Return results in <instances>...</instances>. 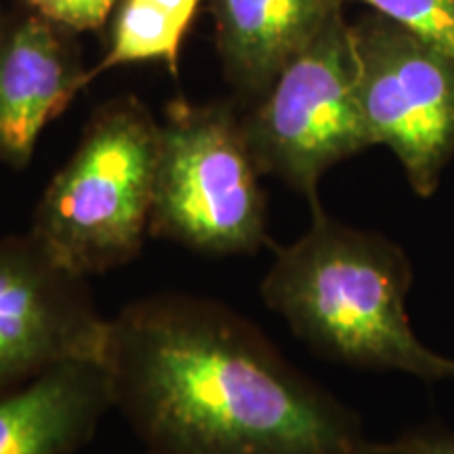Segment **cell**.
<instances>
[{
    "label": "cell",
    "instance_id": "cell-1",
    "mask_svg": "<svg viewBox=\"0 0 454 454\" xmlns=\"http://www.w3.org/2000/svg\"><path fill=\"white\" fill-rule=\"evenodd\" d=\"M112 411L145 454H364L348 404L219 301L158 293L107 320Z\"/></svg>",
    "mask_w": 454,
    "mask_h": 454
},
{
    "label": "cell",
    "instance_id": "cell-2",
    "mask_svg": "<svg viewBox=\"0 0 454 454\" xmlns=\"http://www.w3.org/2000/svg\"><path fill=\"white\" fill-rule=\"evenodd\" d=\"M414 270L402 244L311 207L297 240L274 247L259 293L325 360L362 371L452 381L454 357L427 348L408 316Z\"/></svg>",
    "mask_w": 454,
    "mask_h": 454
},
{
    "label": "cell",
    "instance_id": "cell-3",
    "mask_svg": "<svg viewBox=\"0 0 454 454\" xmlns=\"http://www.w3.org/2000/svg\"><path fill=\"white\" fill-rule=\"evenodd\" d=\"M158 154L160 122L144 104H106L43 192L30 234L84 278L129 265L152 238Z\"/></svg>",
    "mask_w": 454,
    "mask_h": 454
},
{
    "label": "cell",
    "instance_id": "cell-4",
    "mask_svg": "<svg viewBox=\"0 0 454 454\" xmlns=\"http://www.w3.org/2000/svg\"><path fill=\"white\" fill-rule=\"evenodd\" d=\"M261 175L230 106L175 101L160 122L150 236L207 257L274 247Z\"/></svg>",
    "mask_w": 454,
    "mask_h": 454
},
{
    "label": "cell",
    "instance_id": "cell-5",
    "mask_svg": "<svg viewBox=\"0 0 454 454\" xmlns=\"http://www.w3.org/2000/svg\"><path fill=\"white\" fill-rule=\"evenodd\" d=\"M242 130L263 175L320 204L317 187L333 167L372 147L357 98V59L343 13L278 74Z\"/></svg>",
    "mask_w": 454,
    "mask_h": 454
},
{
    "label": "cell",
    "instance_id": "cell-6",
    "mask_svg": "<svg viewBox=\"0 0 454 454\" xmlns=\"http://www.w3.org/2000/svg\"><path fill=\"white\" fill-rule=\"evenodd\" d=\"M357 98L372 145H385L419 198L454 160V57L383 15L351 26Z\"/></svg>",
    "mask_w": 454,
    "mask_h": 454
},
{
    "label": "cell",
    "instance_id": "cell-7",
    "mask_svg": "<svg viewBox=\"0 0 454 454\" xmlns=\"http://www.w3.org/2000/svg\"><path fill=\"white\" fill-rule=\"evenodd\" d=\"M107 320L87 278L30 231L0 238V394L70 362H99Z\"/></svg>",
    "mask_w": 454,
    "mask_h": 454
},
{
    "label": "cell",
    "instance_id": "cell-8",
    "mask_svg": "<svg viewBox=\"0 0 454 454\" xmlns=\"http://www.w3.org/2000/svg\"><path fill=\"white\" fill-rule=\"evenodd\" d=\"M61 27L38 13L0 32V160L30 164L43 130L87 87Z\"/></svg>",
    "mask_w": 454,
    "mask_h": 454
},
{
    "label": "cell",
    "instance_id": "cell-9",
    "mask_svg": "<svg viewBox=\"0 0 454 454\" xmlns=\"http://www.w3.org/2000/svg\"><path fill=\"white\" fill-rule=\"evenodd\" d=\"M112 411L101 362H70L0 394V454H81Z\"/></svg>",
    "mask_w": 454,
    "mask_h": 454
},
{
    "label": "cell",
    "instance_id": "cell-10",
    "mask_svg": "<svg viewBox=\"0 0 454 454\" xmlns=\"http://www.w3.org/2000/svg\"><path fill=\"white\" fill-rule=\"evenodd\" d=\"M345 0H211L234 87L261 99L284 66L340 13Z\"/></svg>",
    "mask_w": 454,
    "mask_h": 454
},
{
    "label": "cell",
    "instance_id": "cell-11",
    "mask_svg": "<svg viewBox=\"0 0 454 454\" xmlns=\"http://www.w3.org/2000/svg\"><path fill=\"white\" fill-rule=\"evenodd\" d=\"M112 27L110 49L87 84L101 72L139 61H164L177 72L184 36L194 21L200 0H121Z\"/></svg>",
    "mask_w": 454,
    "mask_h": 454
},
{
    "label": "cell",
    "instance_id": "cell-12",
    "mask_svg": "<svg viewBox=\"0 0 454 454\" xmlns=\"http://www.w3.org/2000/svg\"><path fill=\"white\" fill-rule=\"evenodd\" d=\"M454 57V0H356Z\"/></svg>",
    "mask_w": 454,
    "mask_h": 454
},
{
    "label": "cell",
    "instance_id": "cell-13",
    "mask_svg": "<svg viewBox=\"0 0 454 454\" xmlns=\"http://www.w3.org/2000/svg\"><path fill=\"white\" fill-rule=\"evenodd\" d=\"M44 20L67 30H95L121 0H26Z\"/></svg>",
    "mask_w": 454,
    "mask_h": 454
},
{
    "label": "cell",
    "instance_id": "cell-14",
    "mask_svg": "<svg viewBox=\"0 0 454 454\" xmlns=\"http://www.w3.org/2000/svg\"><path fill=\"white\" fill-rule=\"evenodd\" d=\"M385 444L404 454H454V429L444 425H421Z\"/></svg>",
    "mask_w": 454,
    "mask_h": 454
},
{
    "label": "cell",
    "instance_id": "cell-15",
    "mask_svg": "<svg viewBox=\"0 0 454 454\" xmlns=\"http://www.w3.org/2000/svg\"><path fill=\"white\" fill-rule=\"evenodd\" d=\"M364 454H404V452L394 450V448L385 444V442H372V444L368 446V450Z\"/></svg>",
    "mask_w": 454,
    "mask_h": 454
}]
</instances>
